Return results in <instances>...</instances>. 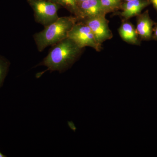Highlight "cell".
Returning <instances> with one entry per match:
<instances>
[{"mask_svg": "<svg viewBox=\"0 0 157 157\" xmlns=\"http://www.w3.org/2000/svg\"><path fill=\"white\" fill-rule=\"evenodd\" d=\"M83 48L70 38H67L52 46L48 55L38 66H44L51 72L60 73L69 69L78 59Z\"/></svg>", "mask_w": 157, "mask_h": 157, "instance_id": "obj_1", "label": "cell"}, {"mask_svg": "<svg viewBox=\"0 0 157 157\" xmlns=\"http://www.w3.org/2000/svg\"><path fill=\"white\" fill-rule=\"evenodd\" d=\"M77 21L74 16L59 17L54 22L45 26L43 30L34 34V39L38 51H43L48 46L68 38L69 32Z\"/></svg>", "mask_w": 157, "mask_h": 157, "instance_id": "obj_2", "label": "cell"}, {"mask_svg": "<svg viewBox=\"0 0 157 157\" xmlns=\"http://www.w3.org/2000/svg\"><path fill=\"white\" fill-rule=\"evenodd\" d=\"M27 2L33 10L35 21L44 26L59 18L57 12L61 6L51 0H27Z\"/></svg>", "mask_w": 157, "mask_h": 157, "instance_id": "obj_3", "label": "cell"}, {"mask_svg": "<svg viewBox=\"0 0 157 157\" xmlns=\"http://www.w3.org/2000/svg\"><path fill=\"white\" fill-rule=\"evenodd\" d=\"M68 38L72 39L82 48L90 47L98 52L102 50V45L97 42L89 26L81 21H77L74 25L69 32Z\"/></svg>", "mask_w": 157, "mask_h": 157, "instance_id": "obj_4", "label": "cell"}, {"mask_svg": "<svg viewBox=\"0 0 157 157\" xmlns=\"http://www.w3.org/2000/svg\"><path fill=\"white\" fill-rule=\"evenodd\" d=\"M89 26L97 42L102 45L107 40L112 39L113 35L109 26V21L106 15H101L81 20Z\"/></svg>", "mask_w": 157, "mask_h": 157, "instance_id": "obj_5", "label": "cell"}, {"mask_svg": "<svg viewBox=\"0 0 157 157\" xmlns=\"http://www.w3.org/2000/svg\"><path fill=\"white\" fill-rule=\"evenodd\" d=\"M136 31L140 40H152L155 22L150 17L148 10L136 16Z\"/></svg>", "mask_w": 157, "mask_h": 157, "instance_id": "obj_6", "label": "cell"}, {"mask_svg": "<svg viewBox=\"0 0 157 157\" xmlns=\"http://www.w3.org/2000/svg\"><path fill=\"white\" fill-rule=\"evenodd\" d=\"M101 15L106 14L102 9L100 0H86L78 5L76 16L78 21Z\"/></svg>", "mask_w": 157, "mask_h": 157, "instance_id": "obj_7", "label": "cell"}, {"mask_svg": "<svg viewBox=\"0 0 157 157\" xmlns=\"http://www.w3.org/2000/svg\"><path fill=\"white\" fill-rule=\"evenodd\" d=\"M150 5L149 0H132L124 2L121 7V11H117L116 14L119 15L123 19L129 20L131 17L139 15L144 9Z\"/></svg>", "mask_w": 157, "mask_h": 157, "instance_id": "obj_8", "label": "cell"}, {"mask_svg": "<svg viewBox=\"0 0 157 157\" xmlns=\"http://www.w3.org/2000/svg\"><path fill=\"white\" fill-rule=\"evenodd\" d=\"M118 33L121 39L128 44L136 45H140L141 44L136 28L129 20L122 19Z\"/></svg>", "mask_w": 157, "mask_h": 157, "instance_id": "obj_9", "label": "cell"}, {"mask_svg": "<svg viewBox=\"0 0 157 157\" xmlns=\"http://www.w3.org/2000/svg\"><path fill=\"white\" fill-rule=\"evenodd\" d=\"M100 2L102 9L106 14L121 10L123 3L121 0H100Z\"/></svg>", "mask_w": 157, "mask_h": 157, "instance_id": "obj_10", "label": "cell"}, {"mask_svg": "<svg viewBox=\"0 0 157 157\" xmlns=\"http://www.w3.org/2000/svg\"><path fill=\"white\" fill-rule=\"evenodd\" d=\"M54 2L63 6L68 10L73 16L77 15L78 11V4L76 0H51Z\"/></svg>", "mask_w": 157, "mask_h": 157, "instance_id": "obj_11", "label": "cell"}, {"mask_svg": "<svg viewBox=\"0 0 157 157\" xmlns=\"http://www.w3.org/2000/svg\"><path fill=\"white\" fill-rule=\"evenodd\" d=\"M10 66V63L9 60L0 55V89L4 84Z\"/></svg>", "mask_w": 157, "mask_h": 157, "instance_id": "obj_12", "label": "cell"}, {"mask_svg": "<svg viewBox=\"0 0 157 157\" xmlns=\"http://www.w3.org/2000/svg\"><path fill=\"white\" fill-rule=\"evenodd\" d=\"M152 40L157 41V22H155L154 26Z\"/></svg>", "mask_w": 157, "mask_h": 157, "instance_id": "obj_13", "label": "cell"}, {"mask_svg": "<svg viewBox=\"0 0 157 157\" xmlns=\"http://www.w3.org/2000/svg\"><path fill=\"white\" fill-rule=\"evenodd\" d=\"M151 4L152 5L157 13V0H149Z\"/></svg>", "mask_w": 157, "mask_h": 157, "instance_id": "obj_14", "label": "cell"}, {"mask_svg": "<svg viewBox=\"0 0 157 157\" xmlns=\"http://www.w3.org/2000/svg\"><path fill=\"white\" fill-rule=\"evenodd\" d=\"M86 1V0H76L77 4H79V3L82 2H84V1Z\"/></svg>", "mask_w": 157, "mask_h": 157, "instance_id": "obj_15", "label": "cell"}, {"mask_svg": "<svg viewBox=\"0 0 157 157\" xmlns=\"http://www.w3.org/2000/svg\"><path fill=\"white\" fill-rule=\"evenodd\" d=\"M6 155L3 154L1 151H0V157H6Z\"/></svg>", "mask_w": 157, "mask_h": 157, "instance_id": "obj_16", "label": "cell"}, {"mask_svg": "<svg viewBox=\"0 0 157 157\" xmlns=\"http://www.w3.org/2000/svg\"><path fill=\"white\" fill-rule=\"evenodd\" d=\"M122 2H128V1H132V0H121Z\"/></svg>", "mask_w": 157, "mask_h": 157, "instance_id": "obj_17", "label": "cell"}]
</instances>
